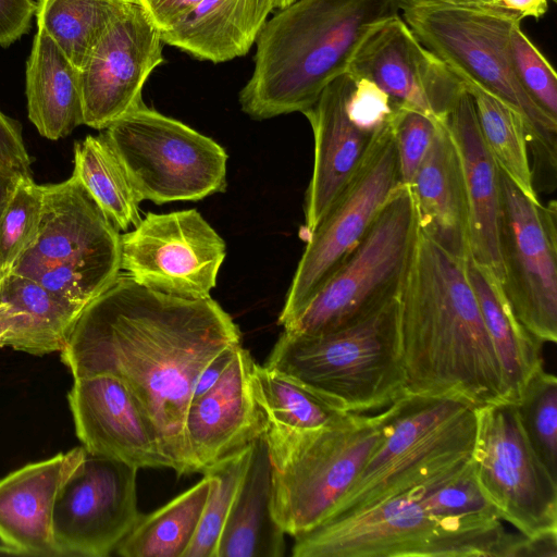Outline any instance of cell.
<instances>
[{
	"instance_id": "f6af8a7d",
	"label": "cell",
	"mask_w": 557,
	"mask_h": 557,
	"mask_svg": "<svg viewBox=\"0 0 557 557\" xmlns=\"http://www.w3.org/2000/svg\"><path fill=\"white\" fill-rule=\"evenodd\" d=\"M240 345L225 348L205 367L197 379L191 399L205 394L219 381Z\"/></svg>"
},
{
	"instance_id": "603a6c76",
	"label": "cell",
	"mask_w": 557,
	"mask_h": 557,
	"mask_svg": "<svg viewBox=\"0 0 557 557\" xmlns=\"http://www.w3.org/2000/svg\"><path fill=\"white\" fill-rule=\"evenodd\" d=\"M83 446L23 466L0 479V540L20 555L58 556L57 497L86 457Z\"/></svg>"
},
{
	"instance_id": "5bb4252c",
	"label": "cell",
	"mask_w": 557,
	"mask_h": 557,
	"mask_svg": "<svg viewBox=\"0 0 557 557\" xmlns=\"http://www.w3.org/2000/svg\"><path fill=\"white\" fill-rule=\"evenodd\" d=\"M225 255L224 239L196 209L148 212L121 235V270L175 297H211Z\"/></svg>"
},
{
	"instance_id": "4fadbf2b",
	"label": "cell",
	"mask_w": 557,
	"mask_h": 557,
	"mask_svg": "<svg viewBox=\"0 0 557 557\" xmlns=\"http://www.w3.org/2000/svg\"><path fill=\"white\" fill-rule=\"evenodd\" d=\"M398 185L400 180L391 123L376 135L350 183L307 238L278 315L280 325L295 314L348 257Z\"/></svg>"
},
{
	"instance_id": "ffe728a7",
	"label": "cell",
	"mask_w": 557,
	"mask_h": 557,
	"mask_svg": "<svg viewBox=\"0 0 557 557\" xmlns=\"http://www.w3.org/2000/svg\"><path fill=\"white\" fill-rule=\"evenodd\" d=\"M253 363L240 345L219 381L190 400L185 435L194 473H206L264 434L267 419L250 383Z\"/></svg>"
},
{
	"instance_id": "9a60e30c",
	"label": "cell",
	"mask_w": 557,
	"mask_h": 557,
	"mask_svg": "<svg viewBox=\"0 0 557 557\" xmlns=\"http://www.w3.org/2000/svg\"><path fill=\"white\" fill-rule=\"evenodd\" d=\"M136 474L122 461L86 454L54 503L58 556L107 557L116 550L141 517Z\"/></svg>"
},
{
	"instance_id": "d590c367",
	"label": "cell",
	"mask_w": 557,
	"mask_h": 557,
	"mask_svg": "<svg viewBox=\"0 0 557 557\" xmlns=\"http://www.w3.org/2000/svg\"><path fill=\"white\" fill-rule=\"evenodd\" d=\"M251 450L252 444L203 473L210 475L211 486L198 529L184 557H216L219 540L247 471Z\"/></svg>"
},
{
	"instance_id": "44dd1931",
	"label": "cell",
	"mask_w": 557,
	"mask_h": 557,
	"mask_svg": "<svg viewBox=\"0 0 557 557\" xmlns=\"http://www.w3.org/2000/svg\"><path fill=\"white\" fill-rule=\"evenodd\" d=\"M352 83L347 72L331 82L302 114L314 138L311 180L305 197V234L308 238L361 166L376 135L357 128L345 102Z\"/></svg>"
},
{
	"instance_id": "6da1fadb",
	"label": "cell",
	"mask_w": 557,
	"mask_h": 557,
	"mask_svg": "<svg viewBox=\"0 0 557 557\" xmlns=\"http://www.w3.org/2000/svg\"><path fill=\"white\" fill-rule=\"evenodd\" d=\"M240 331L211 297L188 299L141 286L127 274L81 312L61 361L73 379L121 380L153 423L177 474L194 473L185 417L198 376Z\"/></svg>"
},
{
	"instance_id": "f907efd6",
	"label": "cell",
	"mask_w": 557,
	"mask_h": 557,
	"mask_svg": "<svg viewBox=\"0 0 557 557\" xmlns=\"http://www.w3.org/2000/svg\"><path fill=\"white\" fill-rule=\"evenodd\" d=\"M296 0H271V4L273 8V11L282 10L288 5H290Z\"/></svg>"
},
{
	"instance_id": "816d5d0a",
	"label": "cell",
	"mask_w": 557,
	"mask_h": 557,
	"mask_svg": "<svg viewBox=\"0 0 557 557\" xmlns=\"http://www.w3.org/2000/svg\"><path fill=\"white\" fill-rule=\"evenodd\" d=\"M1 555H20V554L12 547H10L5 544H2V545H0V556Z\"/></svg>"
},
{
	"instance_id": "ee69618b",
	"label": "cell",
	"mask_w": 557,
	"mask_h": 557,
	"mask_svg": "<svg viewBox=\"0 0 557 557\" xmlns=\"http://www.w3.org/2000/svg\"><path fill=\"white\" fill-rule=\"evenodd\" d=\"M202 0H136L160 30L168 29Z\"/></svg>"
},
{
	"instance_id": "f5cc1de1",
	"label": "cell",
	"mask_w": 557,
	"mask_h": 557,
	"mask_svg": "<svg viewBox=\"0 0 557 557\" xmlns=\"http://www.w3.org/2000/svg\"><path fill=\"white\" fill-rule=\"evenodd\" d=\"M121 1L134 2V1H136V0H121Z\"/></svg>"
},
{
	"instance_id": "8d00e7d4",
	"label": "cell",
	"mask_w": 557,
	"mask_h": 557,
	"mask_svg": "<svg viewBox=\"0 0 557 557\" xmlns=\"http://www.w3.org/2000/svg\"><path fill=\"white\" fill-rule=\"evenodd\" d=\"M517 411L523 431L548 472L557 479V379L544 368L524 386Z\"/></svg>"
},
{
	"instance_id": "7c38bea8",
	"label": "cell",
	"mask_w": 557,
	"mask_h": 557,
	"mask_svg": "<svg viewBox=\"0 0 557 557\" xmlns=\"http://www.w3.org/2000/svg\"><path fill=\"white\" fill-rule=\"evenodd\" d=\"M502 288L519 322L557 342V209L528 198L500 170Z\"/></svg>"
},
{
	"instance_id": "7bdbcfd3",
	"label": "cell",
	"mask_w": 557,
	"mask_h": 557,
	"mask_svg": "<svg viewBox=\"0 0 557 557\" xmlns=\"http://www.w3.org/2000/svg\"><path fill=\"white\" fill-rule=\"evenodd\" d=\"M0 160L18 173L32 175V159L26 149L21 124L0 111Z\"/></svg>"
},
{
	"instance_id": "7a4b0ae2",
	"label": "cell",
	"mask_w": 557,
	"mask_h": 557,
	"mask_svg": "<svg viewBox=\"0 0 557 557\" xmlns=\"http://www.w3.org/2000/svg\"><path fill=\"white\" fill-rule=\"evenodd\" d=\"M406 394L506 403L500 363L458 259L418 228L396 294Z\"/></svg>"
},
{
	"instance_id": "4dcf8cb0",
	"label": "cell",
	"mask_w": 557,
	"mask_h": 557,
	"mask_svg": "<svg viewBox=\"0 0 557 557\" xmlns=\"http://www.w3.org/2000/svg\"><path fill=\"white\" fill-rule=\"evenodd\" d=\"M72 175L119 231H128L139 223L143 200L103 134L75 143Z\"/></svg>"
},
{
	"instance_id": "9c48e42d",
	"label": "cell",
	"mask_w": 557,
	"mask_h": 557,
	"mask_svg": "<svg viewBox=\"0 0 557 557\" xmlns=\"http://www.w3.org/2000/svg\"><path fill=\"white\" fill-rule=\"evenodd\" d=\"M418 232L411 190L398 185L370 228L282 326L293 334L313 335L352 323L397 294Z\"/></svg>"
},
{
	"instance_id": "277c9868",
	"label": "cell",
	"mask_w": 557,
	"mask_h": 557,
	"mask_svg": "<svg viewBox=\"0 0 557 557\" xmlns=\"http://www.w3.org/2000/svg\"><path fill=\"white\" fill-rule=\"evenodd\" d=\"M264 366L300 382L338 411L387 408L406 394L396 295L330 332L283 331Z\"/></svg>"
},
{
	"instance_id": "ba28073f",
	"label": "cell",
	"mask_w": 557,
	"mask_h": 557,
	"mask_svg": "<svg viewBox=\"0 0 557 557\" xmlns=\"http://www.w3.org/2000/svg\"><path fill=\"white\" fill-rule=\"evenodd\" d=\"M42 191L37 235L12 272L84 309L121 274V235L75 176Z\"/></svg>"
},
{
	"instance_id": "8fae6325",
	"label": "cell",
	"mask_w": 557,
	"mask_h": 557,
	"mask_svg": "<svg viewBox=\"0 0 557 557\" xmlns=\"http://www.w3.org/2000/svg\"><path fill=\"white\" fill-rule=\"evenodd\" d=\"M475 416L474 474L500 519L529 537L557 532V479L527 438L516 405L479 406Z\"/></svg>"
},
{
	"instance_id": "60d3db41",
	"label": "cell",
	"mask_w": 557,
	"mask_h": 557,
	"mask_svg": "<svg viewBox=\"0 0 557 557\" xmlns=\"http://www.w3.org/2000/svg\"><path fill=\"white\" fill-rule=\"evenodd\" d=\"M345 108L350 122L360 131L376 135L388 127L399 109L374 82L352 76Z\"/></svg>"
},
{
	"instance_id": "83f0119b",
	"label": "cell",
	"mask_w": 557,
	"mask_h": 557,
	"mask_svg": "<svg viewBox=\"0 0 557 557\" xmlns=\"http://www.w3.org/2000/svg\"><path fill=\"white\" fill-rule=\"evenodd\" d=\"M26 98L30 122L50 140L83 125L78 69L39 30L26 63Z\"/></svg>"
},
{
	"instance_id": "30bf717a",
	"label": "cell",
	"mask_w": 557,
	"mask_h": 557,
	"mask_svg": "<svg viewBox=\"0 0 557 557\" xmlns=\"http://www.w3.org/2000/svg\"><path fill=\"white\" fill-rule=\"evenodd\" d=\"M103 131L141 200L196 201L225 190V149L145 102Z\"/></svg>"
},
{
	"instance_id": "52a82bcc",
	"label": "cell",
	"mask_w": 557,
	"mask_h": 557,
	"mask_svg": "<svg viewBox=\"0 0 557 557\" xmlns=\"http://www.w3.org/2000/svg\"><path fill=\"white\" fill-rule=\"evenodd\" d=\"M384 412L382 443L326 520L401 495L471 458L476 416L469 401L405 394Z\"/></svg>"
},
{
	"instance_id": "f35d334b",
	"label": "cell",
	"mask_w": 557,
	"mask_h": 557,
	"mask_svg": "<svg viewBox=\"0 0 557 557\" xmlns=\"http://www.w3.org/2000/svg\"><path fill=\"white\" fill-rule=\"evenodd\" d=\"M510 52L517 77L530 98L557 120L556 72L517 23L510 32Z\"/></svg>"
},
{
	"instance_id": "1f68e13d",
	"label": "cell",
	"mask_w": 557,
	"mask_h": 557,
	"mask_svg": "<svg viewBox=\"0 0 557 557\" xmlns=\"http://www.w3.org/2000/svg\"><path fill=\"white\" fill-rule=\"evenodd\" d=\"M471 95L482 138L498 169L532 201L534 188L529 134L522 115L476 84L461 79Z\"/></svg>"
},
{
	"instance_id": "d6986e66",
	"label": "cell",
	"mask_w": 557,
	"mask_h": 557,
	"mask_svg": "<svg viewBox=\"0 0 557 557\" xmlns=\"http://www.w3.org/2000/svg\"><path fill=\"white\" fill-rule=\"evenodd\" d=\"M85 450L136 468H171L159 434L127 386L110 374L74 377L67 393Z\"/></svg>"
},
{
	"instance_id": "bcb514c9",
	"label": "cell",
	"mask_w": 557,
	"mask_h": 557,
	"mask_svg": "<svg viewBox=\"0 0 557 557\" xmlns=\"http://www.w3.org/2000/svg\"><path fill=\"white\" fill-rule=\"evenodd\" d=\"M497 5L516 13L522 20L524 17L539 20L548 9V0H497Z\"/></svg>"
},
{
	"instance_id": "e0dca14e",
	"label": "cell",
	"mask_w": 557,
	"mask_h": 557,
	"mask_svg": "<svg viewBox=\"0 0 557 557\" xmlns=\"http://www.w3.org/2000/svg\"><path fill=\"white\" fill-rule=\"evenodd\" d=\"M442 529L410 494L326 520L295 537L294 557H437Z\"/></svg>"
},
{
	"instance_id": "ac0fdd59",
	"label": "cell",
	"mask_w": 557,
	"mask_h": 557,
	"mask_svg": "<svg viewBox=\"0 0 557 557\" xmlns=\"http://www.w3.org/2000/svg\"><path fill=\"white\" fill-rule=\"evenodd\" d=\"M348 73L381 87L398 108L444 120L465 89L462 81L396 15L363 40Z\"/></svg>"
},
{
	"instance_id": "3957f363",
	"label": "cell",
	"mask_w": 557,
	"mask_h": 557,
	"mask_svg": "<svg viewBox=\"0 0 557 557\" xmlns=\"http://www.w3.org/2000/svg\"><path fill=\"white\" fill-rule=\"evenodd\" d=\"M399 11L400 0H296L276 11L256 40L242 111L255 120L302 113L348 72L371 32Z\"/></svg>"
},
{
	"instance_id": "836d02e7",
	"label": "cell",
	"mask_w": 557,
	"mask_h": 557,
	"mask_svg": "<svg viewBox=\"0 0 557 557\" xmlns=\"http://www.w3.org/2000/svg\"><path fill=\"white\" fill-rule=\"evenodd\" d=\"M127 3L121 0H38V30L49 36L79 70L108 25Z\"/></svg>"
},
{
	"instance_id": "ab89813d",
	"label": "cell",
	"mask_w": 557,
	"mask_h": 557,
	"mask_svg": "<svg viewBox=\"0 0 557 557\" xmlns=\"http://www.w3.org/2000/svg\"><path fill=\"white\" fill-rule=\"evenodd\" d=\"M438 121L417 110H397L392 121V132L401 185L410 187L431 147Z\"/></svg>"
},
{
	"instance_id": "8992f818",
	"label": "cell",
	"mask_w": 557,
	"mask_h": 557,
	"mask_svg": "<svg viewBox=\"0 0 557 557\" xmlns=\"http://www.w3.org/2000/svg\"><path fill=\"white\" fill-rule=\"evenodd\" d=\"M399 12L418 40L460 79L476 84L522 115L536 162L555 172L557 120L530 98L512 63L510 32L522 18L499 7L444 0H400Z\"/></svg>"
},
{
	"instance_id": "484cf974",
	"label": "cell",
	"mask_w": 557,
	"mask_h": 557,
	"mask_svg": "<svg viewBox=\"0 0 557 557\" xmlns=\"http://www.w3.org/2000/svg\"><path fill=\"white\" fill-rule=\"evenodd\" d=\"M284 536L271 512V461L263 434L252 443L250 461L221 533L216 557H282Z\"/></svg>"
},
{
	"instance_id": "7dc6e473",
	"label": "cell",
	"mask_w": 557,
	"mask_h": 557,
	"mask_svg": "<svg viewBox=\"0 0 557 557\" xmlns=\"http://www.w3.org/2000/svg\"><path fill=\"white\" fill-rule=\"evenodd\" d=\"M12 166L0 160V216L8 206L21 177Z\"/></svg>"
},
{
	"instance_id": "f546056e",
	"label": "cell",
	"mask_w": 557,
	"mask_h": 557,
	"mask_svg": "<svg viewBox=\"0 0 557 557\" xmlns=\"http://www.w3.org/2000/svg\"><path fill=\"white\" fill-rule=\"evenodd\" d=\"M211 478H203L163 507L139 518L116 548L123 557H184L198 529Z\"/></svg>"
},
{
	"instance_id": "d4e9b609",
	"label": "cell",
	"mask_w": 557,
	"mask_h": 557,
	"mask_svg": "<svg viewBox=\"0 0 557 557\" xmlns=\"http://www.w3.org/2000/svg\"><path fill=\"white\" fill-rule=\"evenodd\" d=\"M271 12V0H202L161 38L199 60L226 62L249 52Z\"/></svg>"
},
{
	"instance_id": "f1b7e54d",
	"label": "cell",
	"mask_w": 557,
	"mask_h": 557,
	"mask_svg": "<svg viewBox=\"0 0 557 557\" xmlns=\"http://www.w3.org/2000/svg\"><path fill=\"white\" fill-rule=\"evenodd\" d=\"M467 270L503 371L506 403L516 405L528 381L543 369V344L516 318L500 281L469 258Z\"/></svg>"
},
{
	"instance_id": "2e32d148",
	"label": "cell",
	"mask_w": 557,
	"mask_h": 557,
	"mask_svg": "<svg viewBox=\"0 0 557 557\" xmlns=\"http://www.w3.org/2000/svg\"><path fill=\"white\" fill-rule=\"evenodd\" d=\"M161 30L143 7L128 2L78 70L83 125L106 129L143 103L141 91L163 63Z\"/></svg>"
},
{
	"instance_id": "7402d4cb",
	"label": "cell",
	"mask_w": 557,
	"mask_h": 557,
	"mask_svg": "<svg viewBox=\"0 0 557 557\" xmlns=\"http://www.w3.org/2000/svg\"><path fill=\"white\" fill-rule=\"evenodd\" d=\"M444 122L456 146L462 171L469 259L502 282L499 169L482 138L473 99L466 87Z\"/></svg>"
},
{
	"instance_id": "c3c4849f",
	"label": "cell",
	"mask_w": 557,
	"mask_h": 557,
	"mask_svg": "<svg viewBox=\"0 0 557 557\" xmlns=\"http://www.w3.org/2000/svg\"><path fill=\"white\" fill-rule=\"evenodd\" d=\"M11 324V314L9 305L0 301V342L4 334L8 332Z\"/></svg>"
},
{
	"instance_id": "cb8c5ba5",
	"label": "cell",
	"mask_w": 557,
	"mask_h": 557,
	"mask_svg": "<svg viewBox=\"0 0 557 557\" xmlns=\"http://www.w3.org/2000/svg\"><path fill=\"white\" fill-rule=\"evenodd\" d=\"M418 228L447 253L469 258L468 210L456 146L440 120L431 147L410 185Z\"/></svg>"
},
{
	"instance_id": "681fc988",
	"label": "cell",
	"mask_w": 557,
	"mask_h": 557,
	"mask_svg": "<svg viewBox=\"0 0 557 557\" xmlns=\"http://www.w3.org/2000/svg\"><path fill=\"white\" fill-rule=\"evenodd\" d=\"M455 4L479 5V7H498L497 0H444Z\"/></svg>"
},
{
	"instance_id": "d6a6232c",
	"label": "cell",
	"mask_w": 557,
	"mask_h": 557,
	"mask_svg": "<svg viewBox=\"0 0 557 557\" xmlns=\"http://www.w3.org/2000/svg\"><path fill=\"white\" fill-rule=\"evenodd\" d=\"M406 493L446 530L461 531L502 521L478 483L471 458Z\"/></svg>"
},
{
	"instance_id": "e575fe53",
	"label": "cell",
	"mask_w": 557,
	"mask_h": 557,
	"mask_svg": "<svg viewBox=\"0 0 557 557\" xmlns=\"http://www.w3.org/2000/svg\"><path fill=\"white\" fill-rule=\"evenodd\" d=\"M250 383L255 399L270 424L311 430L333 424L347 414L300 382L265 366L253 363Z\"/></svg>"
},
{
	"instance_id": "4316f807",
	"label": "cell",
	"mask_w": 557,
	"mask_h": 557,
	"mask_svg": "<svg viewBox=\"0 0 557 557\" xmlns=\"http://www.w3.org/2000/svg\"><path fill=\"white\" fill-rule=\"evenodd\" d=\"M0 301L9 305L11 324L0 347L42 356L62 351L83 308L13 273L0 280Z\"/></svg>"
},
{
	"instance_id": "5b68a950",
	"label": "cell",
	"mask_w": 557,
	"mask_h": 557,
	"mask_svg": "<svg viewBox=\"0 0 557 557\" xmlns=\"http://www.w3.org/2000/svg\"><path fill=\"white\" fill-rule=\"evenodd\" d=\"M384 436V409L311 430L267 422L271 512L284 533L297 537L325 521Z\"/></svg>"
},
{
	"instance_id": "74e56055",
	"label": "cell",
	"mask_w": 557,
	"mask_h": 557,
	"mask_svg": "<svg viewBox=\"0 0 557 557\" xmlns=\"http://www.w3.org/2000/svg\"><path fill=\"white\" fill-rule=\"evenodd\" d=\"M42 185L32 175H21L0 216V280L10 274L38 232L42 209Z\"/></svg>"
},
{
	"instance_id": "b9f144b4",
	"label": "cell",
	"mask_w": 557,
	"mask_h": 557,
	"mask_svg": "<svg viewBox=\"0 0 557 557\" xmlns=\"http://www.w3.org/2000/svg\"><path fill=\"white\" fill-rule=\"evenodd\" d=\"M36 8L34 0H0L1 47H9L29 30Z\"/></svg>"
}]
</instances>
